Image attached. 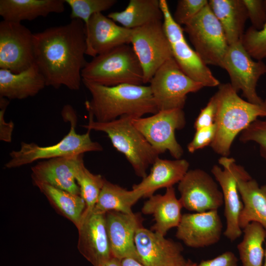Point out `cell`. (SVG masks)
<instances>
[{"label":"cell","instance_id":"cell-21","mask_svg":"<svg viewBox=\"0 0 266 266\" xmlns=\"http://www.w3.org/2000/svg\"><path fill=\"white\" fill-rule=\"evenodd\" d=\"M106 226L112 255L119 260L131 258L139 262L134 243L137 230L142 227L138 214L109 211L105 214Z\"/></svg>","mask_w":266,"mask_h":266},{"label":"cell","instance_id":"cell-33","mask_svg":"<svg viewBox=\"0 0 266 266\" xmlns=\"http://www.w3.org/2000/svg\"><path fill=\"white\" fill-rule=\"evenodd\" d=\"M71 8L70 17L80 19L86 25L91 17L96 13L108 10L117 2L116 0H65Z\"/></svg>","mask_w":266,"mask_h":266},{"label":"cell","instance_id":"cell-37","mask_svg":"<svg viewBox=\"0 0 266 266\" xmlns=\"http://www.w3.org/2000/svg\"><path fill=\"white\" fill-rule=\"evenodd\" d=\"M248 19L254 29L261 30L266 23V8L264 0H243Z\"/></svg>","mask_w":266,"mask_h":266},{"label":"cell","instance_id":"cell-44","mask_svg":"<svg viewBox=\"0 0 266 266\" xmlns=\"http://www.w3.org/2000/svg\"><path fill=\"white\" fill-rule=\"evenodd\" d=\"M197 264L194 263L192 262L191 261L189 260L188 264L186 266H196Z\"/></svg>","mask_w":266,"mask_h":266},{"label":"cell","instance_id":"cell-45","mask_svg":"<svg viewBox=\"0 0 266 266\" xmlns=\"http://www.w3.org/2000/svg\"><path fill=\"white\" fill-rule=\"evenodd\" d=\"M263 266H266V244L265 248V256H264V261L263 263Z\"/></svg>","mask_w":266,"mask_h":266},{"label":"cell","instance_id":"cell-25","mask_svg":"<svg viewBox=\"0 0 266 266\" xmlns=\"http://www.w3.org/2000/svg\"><path fill=\"white\" fill-rule=\"evenodd\" d=\"M45 86V80L34 63L17 73L0 68V97L23 100L34 97Z\"/></svg>","mask_w":266,"mask_h":266},{"label":"cell","instance_id":"cell-31","mask_svg":"<svg viewBox=\"0 0 266 266\" xmlns=\"http://www.w3.org/2000/svg\"><path fill=\"white\" fill-rule=\"evenodd\" d=\"M242 240L237 249L242 266H263L266 230L260 224L253 222L243 229Z\"/></svg>","mask_w":266,"mask_h":266},{"label":"cell","instance_id":"cell-35","mask_svg":"<svg viewBox=\"0 0 266 266\" xmlns=\"http://www.w3.org/2000/svg\"><path fill=\"white\" fill-rule=\"evenodd\" d=\"M239 139L243 143H256L259 146L261 157L266 161V118L253 122L241 133Z\"/></svg>","mask_w":266,"mask_h":266},{"label":"cell","instance_id":"cell-38","mask_svg":"<svg viewBox=\"0 0 266 266\" xmlns=\"http://www.w3.org/2000/svg\"><path fill=\"white\" fill-rule=\"evenodd\" d=\"M196 131L193 138L187 145V149L191 153L211 145L215 137L216 126L214 124Z\"/></svg>","mask_w":266,"mask_h":266},{"label":"cell","instance_id":"cell-12","mask_svg":"<svg viewBox=\"0 0 266 266\" xmlns=\"http://www.w3.org/2000/svg\"><path fill=\"white\" fill-rule=\"evenodd\" d=\"M132 123L159 154L168 151L175 159H180L183 149L175 132L185 126L183 109L159 111L149 117L133 119Z\"/></svg>","mask_w":266,"mask_h":266},{"label":"cell","instance_id":"cell-7","mask_svg":"<svg viewBox=\"0 0 266 266\" xmlns=\"http://www.w3.org/2000/svg\"><path fill=\"white\" fill-rule=\"evenodd\" d=\"M183 31L207 65L222 67L229 45L223 28L208 3L184 25Z\"/></svg>","mask_w":266,"mask_h":266},{"label":"cell","instance_id":"cell-16","mask_svg":"<svg viewBox=\"0 0 266 266\" xmlns=\"http://www.w3.org/2000/svg\"><path fill=\"white\" fill-rule=\"evenodd\" d=\"M134 243L139 262L144 266H186L182 245L142 226L136 232Z\"/></svg>","mask_w":266,"mask_h":266},{"label":"cell","instance_id":"cell-20","mask_svg":"<svg viewBox=\"0 0 266 266\" xmlns=\"http://www.w3.org/2000/svg\"><path fill=\"white\" fill-rule=\"evenodd\" d=\"M83 154L42 160L32 167L34 184H45L80 195L75 175Z\"/></svg>","mask_w":266,"mask_h":266},{"label":"cell","instance_id":"cell-34","mask_svg":"<svg viewBox=\"0 0 266 266\" xmlns=\"http://www.w3.org/2000/svg\"><path fill=\"white\" fill-rule=\"evenodd\" d=\"M241 42L253 59L263 61L266 59V23L263 28L257 30L252 26L244 33Z\"/></svg>","mask_w":266,"mask_h":266},{"label":"cell","instance_id":"cell-43","mask_svg":"<svg viewBox=\"0 0 266 266\" xmlns=\"http://www.w3.org/2000/svg\"><path fill=\"white\" fill-rule=\"evenodd\" d=\"M100 266H122L121 260L112 257Z\"/></svg>","mask_w":266,"mask_h":266},{"label":"cell","instance_id":"cell-23","mask_svg":"<svg viewBox=\"0 0 266 266\" xmlns=\"http://www.w3.org/2000/svg\"><path fill=\"white\" fill-rule=\"evenodd\" d=\"M237 186L243 202L239 219L240 228L242 230L255 222L266 230V185L260 186L245 171L238 177Z\"/></svg>","mask_w":266,"mask_h":266},{"label":"cell","instance_id":"cell-32","mask_svg":"<svg viewBox=\"0 0 266 266\" xmlns=\"http://www.w3.org/2000/svg\"><path fill=\"white\" fill-rule=\"evenodd\" d=\"M75 179L80 189V196L86 204L83 217L92 213L105 179L100 174L91 173L85 167L82 160L78 166Z\"/></svg>","mask_w":266,"mask_h":266},{"label":"cell","instance_id":"cell-27","mask_svg":"<svg viewBox=\"0 0 266 266\" xmlns=\"http://www.w3.org/2000/svg\"><path fill=\"white\" fill-rule=\"evenodd\" d=\"M208 4L221 24L229 45L241 41L248 19L243 0H210Z\"/></svg>","mask_w":266,"mask_h":266},{"label":"cell","instance_id":"cell-24","mask_svg":"<svg viewBox=\"0 0 266 266\" xmlns=\"http://www.w3.org/2000/svg\"><path fill=\"white\" fill-rule=\"evenodd\" d=\"M189 163L185 159L174 160L159 157L152 165L150 173L133 189L138 190L143 197L149 198L159 189L168 188L179 183L189 170Z\"/></svg>","mask_w":266,"mask_h":266},{"label":"cell","instance_id":"cell-8","mask_svg":"<svg viewBox=\"0 0 266 266\" xmlns=\"http://www.w3.org/2000/svg\"><path fill=\"white\" fill-rule=\"evenodd\" d=\"M149 83L158 111L183 109L187 95L204 87L187 76L173 57L157 70Z\"/></svg>","mask_w":266,"mask_h":266},{"label":"cell","instance_id":"cell-4","mask_svg":"<svg viewBox=\"0 0 266 266\" xmlns=\"http://www.w3.org/2000/svg\"><path fill=\"white\" fill-rule=\"evenodd\" d=\"M66 120L70 122L68 133L58 143L49 146H39L35 143L22 142L18 150L9 153L10 159L4 165L6 168L19 167L37 160H46L69 156L79 155L89 152L101 151L103 148L90 137V131L83 134L75 131L76 116L72 107L66 105L62 111Z\"/></svg>","mask_w":266,"mask_h":266},{"label":"cell","instance_id":"cell-39","mask_svg":"<svg viewBox=\"0 0 266 266\" xmlns=\"http://www.w3.org/2000/svg\"><path fill=\"white\" fill-rule=\"evenodd\" d=\"M218 98L215 93L209 100L196 118L194 127L196 130L211 126L215 124L217 111Z\"/></svg>","mask_w":266,"mask_h":266},{"label":"cell","instance_id":"cell-41","mask_svg":"<svg viewBox=\"0 0 266 266\" xmlns=\"http://www.w3.org/2000/svg\"><path fill=\"white\" fill-rule=\"evenodd\" d=\"M196 266H238V259L231 251H226L212 259L202 260Z\"/></svg>","mask_w":266,"mask_h":266},{"label":"cell","instance_id":"cell-6","mask_svg":"<svg viewBox=\"0 0 266 266\" xmlns=\"http://www.w3.org/2000/svg\"><path fill=\"white\" fill-rule=\"evenodd\" d=\"M82 80L104 85H143V72L132 47L123 44L87 62L81 72Z\"/></svg>","mask_w":266,"mask_h":266},{"label":"cell","instance_id":"cell-2","mask_svg":"<svg viewBox=\"0 0 266 266\" xmlns=\"http://www.w3.org/2000/svg\"><path fill=\"white\" fill-rule=\"evenodd\" d=\"M91 98L85 102L89 116L100 122L123 116L133 119L159 111L149 86L121 84L106 86L82 80Z\"/></svg>","mask_w":266,"mask_h":266},{"label":"cell","instance_id":"cell-19","mask_svg":"<svg viewBox=\"0 0 266 266\" xmlns=\"http://www.w3.org/2000/svg\"><path fill=\"white\" fill-rule=\"evenodd\" d=\"M85 28L86 55L93 58L131 42L132 30L117 25L102 13L93 15Z\"/></svg>","mask_w":266,"mask_h":266},{"label":"cell","instance_id":"cell-15","mask_svg":"<svg viewBox=\"0 0 266 266\" xmlns=\"http://www.w3.org/2000/svg\"><path fill=\"white\" fill-rule=\"evenodd\" d=\"M179 199L183 207L196 212L218 210L224 204L217 183L204 170H189L178 183Z\"/></svg>","mask_w":266,"mask_h":266},{"label":"cell","instance_id":"cell-5","mask_svg":"<svg viewBox=\"0 0 266 266\" xmlns=\"http://www.w3.org/2000/svg\"><path fill=\"white\" fill-rule=\"evenodd\" d=\"M133 118L123 116L109 122H100L89 116V122L82 126L87 130L105 133L113 146L122 153L135 174L142 178L159 154L132 123Z\"/></svg>","mask_w":266,"mask_h":266},{"label":"cell","instance_id":"cell-11","mask_svg":"<svg viewBox=\"0 0 266 266\" xmlns=\"http://www.w3.org/2000/svg\"><path fill=\"white\" fill-rule=\"evenodd\" d=\"M132 30L131 43L142 68L144 84H146L157 70L173 57L170 43L162 20Z\"/></svg>","mask_w":266,"mask_h":266},{"label":"cell","instance_id":"cell-17","mask_svg":"<svg viewBox=\"0 0 266 266\" xmlns=\"http://www.w3.org/2000/svg\"><path fill=\"white\" fill-rule=\"evenodd\" d=\"M223 224L218 210L182 214L176 237L187 246L200 248L217 243Z\"/></svg>","mask_w":266,"mask_h":266},{"label":"cell","instance_id":"cell-14","mask_svg":"<svg viewBox=\"0 0 266 266\" xmlns=\"http://www.w3.org/2000/svg\"><path fill=\"white\" fill-rule=\"evenodd\" d=\"M33 63V33L21 23L1 21L0 68L17 73L28 69Z\"/></svg>","mask_w":266,"mask_h":266},{"label":"cell","instance_id":"cell-28","mask_svg":"<svg viewBox=\"0 0 266 266\" xmlns=\"http://www.w3.org/2000/svg\"><path fill=\"white\" fill-rule=\"evenodd\" d=\"M107 16L129 29L163 19L160 0H130L124 10L110 12Z\"/></svg>","mask_w":266,"mask_h":266},{"label":"cell","instance_id":"cell-9","mask_svg":"<svg viewBox=\"0 0 266 266\" xmlns=\"http://www.w3.org/2000/svg\"><path fill=\"white\" fill-rule=\"evenodd\" d=\"M163 15V26L169 42L172 57L181 70L203 87L220 85L207 65L187 42L183 29L176 23L166 0H160Z\"/></svg>","mask_w":266,"mask_h":266},{"label":"cell","instance_id":"cell-40","mask_svg":"<svg viewBox=\"0 0 266 266\" xmlns=\"http://www.w3.org/2000/svg\"><path fill=\"white\" fill-rule=\"evenodd\" d=\"M9 103V100L0 97V140L5 142H10L14 125L12 121L6 122L4 114Z\"/></svg>","mask_w":266,"mask_h":266},{"label":"cell","instance_id":"cell-1","mask_svg":"<svg viewBox=\"0 0 266 266\" xmlns=\"http://www.w3.org/2000/svg\"><path fill=\"white\" fill-rule=\"evenodd\" d=\"M86 51L85 25L80 19L33 33L34 63L46 86L79 90Z\"/></svg>","mask_w":266,"mask_h":266},{"label":"cell","instance_id":"cell-30","mask_svg":"<svg viewBox=\"0 0 266 266\" xmlns=\"http://www.w3.org/2000/svg\"><path fill=\"white\" fill-rule=\"evenodd\" d=\"M40 191L57 210L71 221L77 228L86 208L84 200L80 195L45 184H36Z\"/></svg>","mask_w":266,"mask_h":266},{"label":"cell","instance_id":"cell-10","mask_svg":"<svg viewBox=\"0 0 266 266\" xmlns=\"http://www.w3.org/2000/svg\"><path fill=\"white\" fill-rule=\"evenodd\" d=\"M222 68L228 72L232 88L237 93L241 91L248 101L255 104L264 102L257 93V86L260 78L266 74V64L253 59L241 41L229 45Z\"/></svg>","mask_w":266,"mask_h":266},{"label":"cell","instance_id":"cell-22","mask_svg":"<svg viewBox=\"0 0 266 266\" xmlns=\"http://www.w3.org/2000/svg\"><path fill=\"white\" fill-rule=\"evenodd\" d=\"M182 207L172 186L167 188L164 195L150 197L144 203L142 212L145 214L153 215L155 223L151 230L165 236L170 229L179 225L182 215Z\"/></svg>","mask_w":266,"mask_h":266},{"label":"cell","instance_id":"cell-36","mask_svg":"<svg viewBox=\"0 0 266 266\" xmlns=\"http://www.w3.org/2000/svg\"><path fill=\"white\" fill-rule=\"evenodd\" d=\"M208 3L207 0H179L173 16L180 26L186 25Z\"/></svg>","mask_w":266,"mask_h":266},{"label":"cell","instance_id":"cell-13","mask_svg":"<svg viewBox=\"0 0 266 266\" xmlns=\"http://www.w3.org/2000/svg\"><path fill=\"white\" fill-rule=\"evenodd\" d=\"M222 168L214 165L211 172L219 184L224 204V215L226 220L225 236L231 241L239 238L242 233L239 219L243 208V202L237 186L238 177L246 171L236 164L235 160L228 156L221 157L218 161Z\"/></svg>","mask_w":266,"mask_h":266},{"label":"cell","instance_id":"cell-46","mask_svg":"<svg viewBox=\"0 0 266 266\" xmlns=\"http://www.w3.org/2000/svg\"><path fill=\"white\" fill-rule=\"evenodd\" d=\"M264 2L265 7L266 8V0H264Z\"/></svg>","mask_w":266,"mask_h":266},{"label":"cell","instance_id":"cell-29","mask_svg":"<svg viewBox=\"0 0 266 266\" xmlns=\"http://www.w3.org/2000/svg\"><path fill=\"white\" fill-rule=\"evenodd\" d=\"M143 197L138 190L128 191L105 179L97 201L92 213L105 214L109 211L133 213L132 207Z\"/></svg>","mask_w":266,"mask_h":266},{"label":"cell","instance_id":"cell-18","mask_svg":"<svg viewBox=\"0 0 266 266\" xmlns=\"http://www.w3.org/2000/svg\"><path fill=\"white\" fill-rule=\"evenodd\" d=\"M77 248L93 266H100L113 257L106 230L105 214L91 213L82 217Z\"/></svg>","mask_w":266,"mask_h":266},{"label":"cell","instance_id":"cell-3","mask_svg":"<svg viewBox=\"0 0 266 266\" xmlns=\"http://www.w3.org/2000/svg\"><path fill=\"white\" fill-rule=\"evenodd\" d=\"M215 124L216 133L210 146L214 151L228 156L235 137L259 117L266 118V99L255 104L240 98L230 83L219 86Z\"/></svg>","mask_w":266,"mask_h":266},{"label":"cell","instance_id":"cell-26","mask_svg":"<svg viewBox=\"0 0 266 266\" xmlns=\"http://www.w3.org/2000/svg\"><path fill=\"white\" fill-rule=\"evenodd\" d=\"M65 0H0V15L3 20L21 23L32 21L65 10Z\"/></svg>","mask_w":266,"mask_h":266},{"label":"cell","instance_id":"cell-42","mask_svg":"<svg viewBox=\"0 0 266 266\" xmlns=\"http://www.w3.org/2000/svg\"><path fill=\"white\" fill-rule=\"evenodd\" d=\"M122 266H144L137 260L131 258H125L121 260Z\"/></svg>","mask_w":266,"mask_h":266}]
</instances>
